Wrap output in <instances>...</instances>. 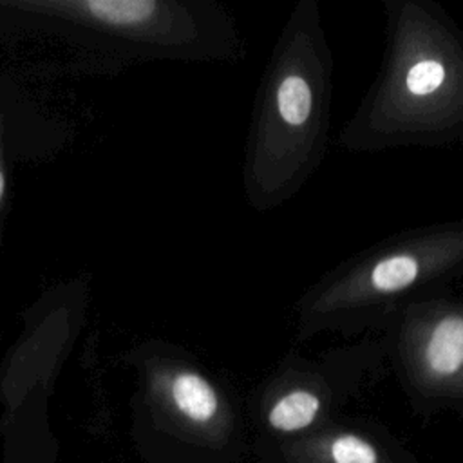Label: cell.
<instances>
[{
    "label": "cell",
    "mask_w": 463,
    "mask_h": 463,
    "mask_svg": "<svg viewBox=\"0 0 463 463\" xmlns=\"http://www.w3.org/2000/svg\"><path fill=\"white\" fill-rule=\"evenodd\" d=\"M378 72L340 130L345 152L463 143V29L436 0H382Z\"/></svg>",
    "instance_id": "cell-1"
},
{
    "label": "cell",
    "mask_w": 463,
    "mask_h": 463,
    "mask_svg": "<svg viewBox=\"0 0 463 463\" xmlns=\"http://www.w3.org/2000/svg\"><path fill=\"white\" fill-rule=\"evenodd\" d=\"M335 56L317 0H298L262 71L242 163V194L259 213L291 201L329 141Z\"/></svg>",
    "instance_id": "cell-2"
},
{
    "label": "cell",
    "mask_w": 463,
    "mask_h": 463,
    "mask_svg": "<svg viewBox=\"0 0 463 463\" xmlns=\"http://www.w3.org/2000/svg\"><path fill=\"white\" fill-rule=\"evenodd\" d=\"M461 271L463 219L396 232L306 288L293 306V336L376 335L414 295Z\"/></svg>",
    "instance_id": "cell-3"
},
{
    "label": "cell",
    "mask_w": 463,
    "mask_h": 463,
    "mask_svg": "<svg viewBox=\"0 0 463 463\" xmlns=\"http://www.w3.org/2000/svg\"><path fill=\"white\" fill-rule=\"evenodd\" d=\"M380 333L411 385L463 392V271L414 295Z\"/></svg>",
    "instance_id": "cell-4"
},
{
    "label": "cell",
    "mask_w": 463,
    "mask_h": 463,
    "mask_svg": "<svg viewBox=\"0 0 463 463\" xmlns=\"http://www.w3.org/2000/svg\"><path fill=\"white\" fill-rule=\"evenodd\" d=\"M170 365L161 376V391L170 409L184 421L204 427L213 423L222 412L224 396L217 383L192 364Z\"/></svg>",
    "instance_id": "cell-5"
},
{
    "label": "cell",
    "mask_w": 463,
    "mask_h": 463,
    "mask_svg": "<svg viewBox=\"0 0 463 463\" xmlns=\"http://www.w3.org/2000/svg\"><path fill=\"white\" fill-rule=\"evenodd\" d=\"M273 392L266 396V421L273 430L279 432H297L317 421L324 412L326 403L300 389L279 380L271 382Z\"/></svg>",
    "instance_id": "cell-6"
},
{
    "label": "cell",
    "mask_w": 463,
    "mask_h": 463,
    "mask_svg": "<svg viewBox=\"0 0 463 463\" xmlns=\"http://www.w3.org/2000/svg\"><path fill=\"white\" fill-rule=\"evenodd\" d=\"M329 449L335 463H378L374 447L354 434H340L333 439Z\"/></svg>",
    "instance_id": "cell-7"
},
{
    "label": "cell",
    "mask_w": 463,
    "mask_h": 463,
    "mask_svg": "<svg viewBox=\"0 0 463 463\" xmlns=\"http://www.w3.org/2000/svg\"><path fill=\"white\" fill-rule=\"evenodd\" d=\"M4 186H5V181H4V170H2V166H0V199H2V195H4Z\"/></svg>",
    "instance_id": "cell-8"
}]
</instances>
